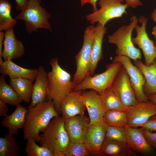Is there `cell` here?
I'll list each match as a JSON object with an SVG mask.
<instances>
[{
    "label": "cell",
    "instance_id": "1",
    "mask_svg": "<svg viewBox=\"0 0 156 156\" xmlns=\"http://www.w3.org/2000/svg\"><path fill=\"white\" fill-rule=\"evenodd\" d=\"M59 116L52 100L39 103L28 108L23 128L24 139L27 140L31 138L39 142L40 132H43L53 118Z\"/></svg>",
    "mask_w": 156,
    "mask_h": 156
},
{
    "label": "cell",
    "instance_id": "2",
    "mask_svg": "<svg viewBox=\"0 0 156 156\" xmlns=\"http://www.w3.org/2000/svg\"><path fill=\"white\" fill-rule=\"evenodd\" d=\"M49 63L51 69L47 73L46 100H52L55 108L60 114L62 101L73 91L75 85L70 74L59 64L57 58L51 59Z\"/></svg>",
    "mask_w": 156,
    "mask_h": 156
},
{
    "label": "cell",
    "instance_id": "3",
    "mask_svg": "<svg viewBox=\"0 0 156 156\" xmlns=\"http://www.w3.org/2000/svg\"><path fill=\"white\" fill-rule=\"evenodd\" d=\"M138 22L137 17L133 15L129 24L122 25L108 36V42L116 46L117 55L125 56L134 61L141 59L140 51L134 46L131 37L133 31Z\"/></svg>",
    "mask_w": 156,
    "mask_h": 156
},
{
    "label": "cell",
    "instance_id": "4",
    "mask_svg": "<svg viewBox=\"0 0 156 156\" xmlns=\"http://www.w3.org/2000/svg\"><path fill=\"white\" fill-rule=\"evenodd\" d=\"M39 143L53 153L63 152L70 142L66 130L65 120L59 116L53 118L40 135Z\"/></svg>",
    "mask_w": 156,
    "mask_h": 156
},
{
    "label": "cell",
    "instance_id": "5",
    "mask_svg": "<svg viewBox=\"0 0 156 156\" xmlns=\"http://www.w3.org/2000/svg\"><path fill=\"white\" fill-rule=\"evenodd\" d=\"M41 0H28L25 7L14 18L24 21L27 32L29 34L36 31L39 29L53 32L49 21L51 14L41 6Z\"/></svg>",
    "mask_w": 156,
    "mask_h": 156
},
{
    "label": "cell",
    "instance_id": "6",
    "mask_svg": "<svg viewBox=\"0 0 156 156\" xmlns=\"http://www.w3.org/2000/svg\"><path fill=\"white\" fill-rule=\"evenodd\" d=\"M95 27L91 25L85 28L82 47L75 56L76 70L73 81L75 86L89 75Z\"/></svg>",
    "mask_w": 156,
    "mask_h": 156
},
{
    "label": "cell",
    "instance_id": "7",
    "mask_svg": "<svg viewBox=\"0 0 156 156\" xmlns=\"http://www.w3.org/2000/svg\"><path fill=\"white\" fill-rule=\"evenodd\" d=\"M122 66L120 62L113 61L112 63L106 66L104 72L94 76H87L81 83L75 86L73 91L92 90L100 94L111 87Z\"/></svg>",
    "mask_w": 156,
    "mask_h": 156
},
{
    "label": "cell",
    "instance_id": "8",
    "mask_svg": "<svg viewBox=\"0 0 156 156\" xmlns=\"http://www.w3.org/2000/svg\"><path fill=\"white\" fill-rule=\"evenodd\" d=\"M123 2L121 0H99V9L87 15L86 19L92 25L97 23L105 26L109 20L120 18L126 13L129 7Z\"/></svg>",
    "mask_w": 156,
    "mask_h": 156
},
{
    "label": "cell",
    "instance_id": "9",
    "mask_svg": "<svg viewBox=\"0 0 156 156\" xmlns=\"http://www.w3.org/2000/svg\"><path fill=\"white\" fill-rule=\"evenodd\" d=\"M141 25L137 24L134 29L136 32L135 37L132 38L134 44L142 50L144 57L145 64L149 66L156 62V45L149 38L146 31L148 19L143 16L138 19Z\"/></svg>",
    "mask_w": 156,
    "mask_h": 156
},
{
    "label": "cell",
    "instance_id": "10",
    "mask_svg": "<svg viewBox=\"0 0 156 156\" xmlns=\"http://www.w3.org/2000/svg\"><path fill=\"white\" fill-rule=\"evenodd\" d=\"M113 61L120 62L125 69L138 102L148 101V96L145 94L143 90L145 79L139 69L132 64L129 58L125 56L116 55Z\"/></svg>",
    "mask_w": 156,
    "mask_h": 156
},
{
    "label": "cell",
    "instance_id": "11",
    "mask_svg": "<svg viewBox=\"0 0 156 156\" xmlns=\"http://www.w3.org/2000/svg\"><path fill=\"white\" fill-rule=\"evenodd\" d=\"M110 88L125 107L134 105L139 103L132 87L128 75L122 66Z\"/></svg>",
    "mask_w": 156,
    "mask_h": 156
},
{
    "label": "cell",
    "instance_id": "12",
    "mask_svg": "<svg viewBox=\"0 0 156 156\" xmlns=\"http://www.w3.org/2000/svg\"><path fill=\"white\" fill-rule=\"evenodd\" d=\"M125 111L127 116V126L141 127L151 117L156 114V105L149 100L127 107Z\"/></svg>",
    "mask_w": 156,
    "mask_h": 156
},
{
    "label": "cell",
    "instance_id": "13",
    "mask_svg": "<svg viewBox=\"0 0 156 156\" xmlns=\"http://www.w3.org/2000/svg\"><path fill=\"white\" fill-rule=\"evenodd\" d=\"M107 126L103 121L89 126L83 143L91 154L102 155L101 148L106 138Z\"/></svg>",
    "mask_w": 156,
    "mask_h": 156
},
{
    "label": "cell",
    "instance_id": "14",
    "mask_svg": "<svg viewBox=\"0 0 156 156\" xmlns=\"http://www.w3.org/2000/svg\"><path fill=\"white\" fill-rule=\"evenodd\" d=\"M82 93V91H73L62 100L60 103V112L64 119L84 114L86 109Z\"/></svg>",
    "mask_w": 156,
    "mask_h": 156
},
{
    "label": "cell",
    "instance_id": "15",
    "mask_svg": "<svg viewBox=\"0 0 156 156\" xmlns=\"http://www.w3.org/2000/svg\"><path fill=\"white\" fill-rule=\"evenodd\" d=\"M64 120L65 128L70 142L83 143L90 122L89 117L84 114L79 115Z\"/></svg>",
    "mask_w": 156,
    "mask_h": 156
},
{
    "label": "cell",
    "instance_id": "16",
    "mask_svg": "<svg viewBox=\"0 0 156 156\" xmlns=\"http://www.w3.org/2000/svg\"><path fill=\"white\" fill-rule=\"evenodd\" d=\"M82 94L90 119L89 125L103 121L105 111L100 95L96 91L92 90L83 92Z\"/></svg>",
    "mask_w": 156,
    "mask_h": 156
},
{
    "label": "cell",
    "instance_id": "17",
    "mask_svg": "<svg viewBox=\"0 0 156 156\" xmlns=\"http://www.w3.org/2000/svg\"><path fill=\"white\" fill-rule=\"evenodd\" d=\"M125 128L127 135V143L133 150L145 156L154 154L155 149L148 143L143 134L141 127L138 129L127 125Z\"/></svg>",
    "mask_w": 156,
    "mask_h": 156
},
{
    "label": "cell",
    "instance_id": "18",
    "mask_svg": "<svg viewBox=\"0 0 156 156\" xmlns=\"http://www.w3.org/2000/svg\"><path fill=\"white\" fill-rule=\"evenodd\" d=\"M25 53L22 42L16 38L13 28L5 31L2 56L4 61L22 57Z\"/></svg>",
    "mask_w": 156,
    "mask_h": 156
},
{
    "label": "cell",
    "instance_id": "19",
    "mask_svg": "<svg viewBox=\"0 0 156 156\" xmlns=\"http://www.w3.org/2000/svg\"><path fill=\"white\" fill-rule=\"evenodd\" d=\"M33 84L31 103L28 107L29 108L37 104L46 101L48 87V73L44 67L40 66Z\"/></svg>",
    "mask_w": 156,
    "mask_h": 156
},
{
    "label": "cell",
    "instance_id": "20",
    "mask_svg": "<svg viewBox=\"0 0 156 156\" xmlns=\"http://www.w3.org/2000/svg\"><path fill=\"white\" fill-rule=\"evenodd\" d=\"M107 30L105 26L99 23H97L95 27L89 73L90 76L93 75L98 62L103 57L102 43Z\"/></svg>",
    "mask_w": 156,
    "mask_h": 156
},
{
    "label": "cell",
    "instance_id": "21",
    "mask_svg": "<svg viewBox=\"0 0 156 156\" xmlns=\"http://www.w3.org/2000/svg\"><path fill=\"white\" fill-rule=\"evenodd\" d=\"M38 69H28L14 63L12 60L3 61L0 64V72L2 75H8L11 78H21L35 81Z\"/></svg>",
    "mask_w": 156,
    "mask_h": 156
},
{
    "label": "cell",
    "instance_id": "22",
    "mask_svg": "<svg viewBox=\"0 0 156 156\" xmlns=\"http://www.w3.org/2000/svg\"><path fill=\"white\" fill-rule=\"evenodd\" d=\"M16 107L14 111L5 117L1 122L2 126L8 129V133L14 136L18 134L19 129L23 128L28 110L20 104Z\"/></svg>",
    "mask_w": 156,
    "mask_h": 156
},
{
    "label": "cell",
    "instance_id": "23",
    "mask_svg": "<svg viewBox=\"0 0 156 156\" xmlns=\"http://www.w3.org/2000/svg\"><path fill=\"white\" fill-rule=\"evenodd\" d=\"M133 62L140 70L145 80L143 87L145 94L148 96L156 93V62L147 66L141 60L134 61Z\"/></svg>",
    "mask_w": 156,
    "mask_h": 156
},
{
    "label": "cell",
    "instance_id": "24",
    "mask_svg": "<svg viewBox=\"0 0 156 156\" xmlns=\"http://www.w3.org/2000/svg\"><path fill=\"white\" fill-rule=\"evenodd\" d=\"M127 142H119L105 138L101 148L102 155L132 156L137 154Z\"/></svg>",
    "mask_w": 156,
    "mask_h": 156
},
{
    "label": "cell",
    "instance_id": "25",
    "mask_svg": "<svg viewBox=\"0 0 156 156\" xmlns=\"http://www.w3.org/2000/svg\"><path fill=\"white\" fill-rule=\"evenodd\" d=\"M33 82L31 80L25 78H11L10 81V85L23 101L28 103L31 101L33 86Z\"/></svg>",
    "mask_w": 156,
    "mask_h": 156
},
{
    "label": "cell",
    "instance_id": "26",
    "mask_svg": "<svg viewBox=\"0 0 156 156\" xmlns=\"http://www.w3.org/2000/svg\"><path fill=\"white\" fill-rule=\"evenodd\" d=\"M99 94L105 111L109 110H126L127 107L123 105L118 96L110 88Z\"/></svg>",
    "mask_w": 156,
    "mask_h": 156
},
{
    "label": "cell",
    "instance_id": "27",
    "mask_svg": "<svg viewBox=\"0 0 156 156\" xmlns=\"http://www.w3.org/2000/svg\"><path fill=\"white\" fill-rule=\"evenodd\" d=\"M2 75L0 77V99L6 103L16 106L23 101Z\"/></svg>",
    "mask_w": 156,
    "mask_h": 156
},
{
    "label": "cell",
    "instance_id": "28",
    "mask_svg": "<svg viewBox=\"0 0 156 156\" xmlns=\"http://www.w3.org/2000/svg\"><path fill=\"white\" fill-rule=\"evenodd\" d=\"M14 135L8 133L0 138V156H17L20 147Z\"/></svg>",
    "mask_w": 156,
    "mask_h": 156
},
{
    "label": "cell",
    "instance_id": "29",
    "mask_svg": "<svg viewBox=\"0 0 156 156\" xmlns=\"http://www.w3.org/2000/svg\"><path fill=\"white\" fill-rule=\"evenodd\" d=\"M11 4L6 0H0V31H6L15 26L17 22L11 15Z\"/></svg>",
    "mask_w": 156,
    "mask_h": 156
},
{
    "label": "cell",
    "instance_id": "30",
    "mask_svg": "<svg viewBox=\"0 0 156 156\" xmlns=\"http://www.w3.org/2000/svg\"><path fill=\"white\" fill-rule=\"evenodd\" d=\"M103 121L108 126L125 128L127 125V116L125 111L109 110L105 112Z\"/></svg>",
    "mask_w": 156,
    "mask_h": 156
},
{
    "label": "cell",
    "instance_id": "31",
    "mask_svg": "<svg viewBox=\"0 0 156 156\" xmlns=\"http://www.w3.org/2000/svg\"><path fill=\"white\" fill-rule=\"evenodd\" d=\"M25 152L27 156H54L53 153L47 148L38 145L32 138L27 140Z\"/></svg>",
    "mask_w": 156,
    "mask_h": 156
},
{
    "label": "cell",
    "instance_id": "32",
    "mask_svg": "<svg viewBox=\"0 0 156 156\" xmlns=\"http://www.w3.org/2000/svg\"><path fill=\"white\" fill-rule=\"evenodd\" d=\"M63 152L64 156H88L90 154L84 143L71 142Z\"/></svg>",
    "mask_w": 156,
    "mask_h": 156
},
{
    "label": "cell",
    "instance_id": "33",
    "mask_svg": "<svg viewBox=\"0 0 156 156\" xmlns=\"http://www.w3.org/2000/svg\"><path fill=\"white\" fill-rule=\"evenodd\" d=\"M106 138L110 140L127 142V135L125 128L108 125Z\"/></svg>",
    "mask_w": 156,
    "mask_h": 156
},
{
    "label": "cell",
    "instance_id": "34",
    "mask_svg": "<svg viewBox=\"0 0 156 156\" xmlns=\"http://www.w3.org/2000/svg\"><path fill=\"white\" fill-rule=\"evenodd\" d=\"M143 134L150 146L154 149H156V131H152L141 127Z\"/></svg>",
    "mask_w": 156,
    "mask_h": 156
},
{
    "label": "cell",
    "instance_id": "35",
    "mask_svg": "<svg viewBox=\"0 0 156 156\" xmlns=\"http://www.w3.org/2000/svg\"><path fill=\"white\" fill-rule=\"evenodd\" d=\"M152 131H156V114L151 117L141 127Z\"/></svg>",
    "mask_w": 156,
    "mask_h": 156
},
{
    "label": "cell",
    "instance_id": "36",
    "mask_svg": "<svg viewBox=\"0 0 156 156\" xmlns=\"http://www.w3.org/2000/svg\"><path fill=\"white\" fill-rule=\"evenodd\" d=\"M81 4V7H82L87 3L90 4L92 6V12H95L97 10L96 3L98 0H78ZM123 2V0H121Z\"/></svg>",
    "mask_w": 156,
    "mask_h": 156
},
{
    "label": "cell",
    "instance_id": "37",
    "mask_svg": "<svg viewBox=\"0 0 156 156\" xmlns=\"http://www.w3.org/2000/svg\"><path fill=\"white\" fill-rule=\"evenodd\" d=\"M6 103L0 99V116H7L9 111V109Z\"/></svg>",
    "mask_w": 156,
    "mask_h": 156
},
{
    "label": "cell",
    "instance_id": "38",
    "mask_svg": "<svg viewBox=\"0 0 156 156\" xmlns=\"http://www.w3.org/2000/svg\"><path fill=\"white\" fill-rule=\"evenodd\" d=\"M129 7L135 8L139 6L142 5V3L140 0H123Z\"/></svg>",
    "mask_w": 156,
    "mask_h": 156
},
{
    "label": "cell",
    "instance_id": "39",
    "mask_svg": "<svg viewBox=\"0 0 156 156\" xmlns=\"http://www.w3.org/2000/svg\"><path fill=\"white\" fill-rule=\"evenodd\" d=\"M16 3L15 9L18 11H21L26 6L28 0H15Z\"/></svg>",
    "mask_w": 156,
    "mask_h": 156
},
{
    "label": "cell",
    "instance_id": "40",
    "mask_svg": "<svg viewBox=\"0 0 156 156\" xmlns=\"http://www.w3.org/2000/svg\"><path fill=\"white\" fill-rule=\"evenodd\" d=\"M5 32L3 31H0V64L3 61L2 60V47L4 38Z\"/></svg>",
    "mask_w": 156,
    "mask_h": 156
},
{
    "label": "cell",
    "instance_id": "41",
    "mask_svg": "<svg viewBox=\"0 0 156 156\" xmlns=\"http://www.w3.org/2000/svg\"><path fill=\"white\" fill-rule=\"evenodd\" d=\"M149 100L151 101L156 105V93L148 96Z\"/></svg>",
    "mask_w": 156,
    "mask_h": 156
},
{
    "label": "cell",
    "instance_id": "42",
    "mask_svg": "<svg viewBox=\"0 0 156 156\" xmlns=\"http://www.w3.org/2000/svg\"><path fill=\"white\" fill-rule=\"evenodd\" d=\"M151 18L156 23V9L154 10L152 12Z\"/></svg>",
    "mask_w": 156,
    "mask_h": 156
},
{
    "label": "cell",
    "instance_id": "43",
    "mask_svg": "<svg viewBox=\"0 0 156 156\" xmlns=\"http://www.w3.org/2000/svg\"><path fill=\"white\" fill-rule=\"evenodd\" d=\"M152 33L156 40V25L153 27Z\"/></svg>",
    "mask_w": 156,
    "mask_h": 156
},
{
    "label": "cell",
    "instance_id": "44",
    "mask_svg": "<svg viewBox=\"0 0 156 156\" xmlns=\"http://www.w3.org/2000/svg\"><path fill=\"white\" fill-rule=\"evenodd\" d=\"M155 45H156V42H155Z\"/></svg>",
    "mask_w": 156,
    "mask_h": 156
},
{
    "label": "cell",
    "instance_id": "45",
    "mask_svg": "<svg viewBox=\"0 0 156 156\" xmlns=\"http://www.w3.org/2000/svg\"><path fill=\"white\" fill-rule=\"evenodd\" d=\"M155 150H156V149H155Z\"/></svg>",
    "mask_w": 156,
    "mask_h": 156
}]
</instances>
